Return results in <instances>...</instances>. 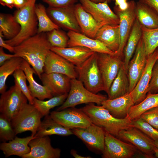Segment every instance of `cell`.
I'll list each match as a JSON object with an SVG mask.
<instances>
[{"label":"cell","instance_id":"11a10c76","mask_svg":"<svg viewBox=\"0 0 158 158\" xmlns=\"http://www.w3.org/2000/svg\"><path fill=\"white\" fill-rule=\"evenodd\" d=\"M154 145L158 149V142L154 141Z\"/></svg>","mask_w":158,"mask_h":158},{"label":"cell","instance_id":"74e56055","mask_svg":"<svg viewBox=\"0 0 158 158\" xmlns=\"http://www.w3.org/2000/svg\"><path fill=\"white\" fill-rule=\"evenodd\" d=\"M47 39L51 47H68L69 38L68 35L59 29H54L47 32Z\"/></svg>","mask_w":158,"mask_h":158},{"label":"cell","instance_id":"7bdbcfd3","mask_svg":"<svg viewBox=\"0 0 158 158\" xmlns=\"http://www.w3.org/2000/svg\"><path fill=\"white\" fill-rule=\"evenodd\" d=\"M157 92H158V59L156 61L152 68L151 78L148 90V93H154Z\"/></svg>","mask_w":158,"mask_h":158},{"label":"cell","instance_id":"f5cc1de1","mask_svg":"<svg viewBox=\"0 0 158 158\" xmlns=\"http://www.w3.org/2000/svg\"><path fill=\"white\" fill-rule=\"evenodd\" d=\"M96 3H102L107 2L108 3L111 2V1H114L115 0H90Z\"/></svg>","mask_w":158,"mask_h":158},{"label":"cell","instance_id":"6da1fadb","mask_svg":"<svg viewBox=\"0 0 158 158\" xmlns=\"http://www.w3.org/2000/svg\"><path fill=\"white\" fill-rule=\"evenodd\" d=\"M51 47L47 34L37 33L14 47L13 53L31 66L40 79L44 73V62Z\"/></svg>","mask_w":158,"mask_h":158},{"label":"cell","instance_id":"83f0119b","mask_svg":"<svg viewBox=\"0 0 158 158\" xmlns=\"http://www.w3.org/2000/svg\"><path fill=\"white\" fill-rule=\"evenodd\" d=\"M73 134L72 130L66 128L53 120L50 115L45 116L34 136L36 138L56 135L68 136Z\"/></svg>","mask_w":158,"mask_h":158},{"label":"cell","instance_id":"f6af8a7d","mask_svg":"<svg viewBox=\"0 0 158 158\" xmlns=\"http://www.w3.org/2000/svg\"><path fill=\"white\" fill-rule=\"evenodd\" d=\"M3 48L0 47V66L2 65L6 61L16 56L15 54H7L5 52Z\"/></svg>","mask_w":158,"mask_h":158},{"label":"cell","instance_id":"7dc6e473","mask_svg":"<svg viewBox=\"0 0 158 158\" xmlns=\"http://www.w3.org/2000/svg\"><path fill=\"white\" fill-rule=\"evenodd\" d=\"M138 1L148 5L158 13V0H138Z\"/></svg>","mask_w":158,"mask_h":158},{"label":"cell","instance_id":"277c9868","mask_svg":"<svg viewBox=\"0 0 158 158\" xmlns=\"http://www.w3.org/2000/svg\"><path fill=\"white\" fill-rule=\"evenodd\" d=\"M97 53L92 55L75 68L78 79L91 92L97 94L104 90V83L97 63Z\"/></svg>","mask_w":158,"mask_h":158},{"label":"cell","instance_id":"c3c4849f","mask_svg":"<svg viewBox=\"0 0 158 158\" xmlns=\"http://www.w3.org/2000/svg\"><path fill=\"white\" fill-rule=\"evenodd\" d=\"M4 37L1 33L0 32V46L4 48L11 52H14V47L7 43L4 40Z\"/></svg>","mask_w":158,"mask_h":158},{"label":"cell","instance_id":"db71d44e","mask_svg":"<svg viewBox=\"0 0 158 158\" xmlns=\"http://www.w3.org/2000/svg\"><path fill=\"white\" fill-rule=\"evenodd\" d=\"M154 151L155 156L158 158V149L155 146L154 147Z\"/></svg>","mask_w":158,"mask_h":158},{"label":"cell","instance_id":"ffe728a7","mask_svg":"<svg viewBox=\"0 0 158 158\" xmlns=\"http://www.w3.org/2000/svg\"><path fill=\"white\" fill-rule=\"evenodd\" d=\"M40 79L54 96L68 93L70 91L71 79L65 75L44 72Z\"/></svg>","mask_w":158,"mask_h":158},{"label":"cell","instance_id":"d6986e66","mask_svg":"<svg viewBox=\"0 0 158 158\" xmlns=\"http://www.w3.org/2000/svg\"><path fill=\"white\" fill-rule=\"evenodd\" d=\"M28 145L30 151L23 158H59L61 151L53 147L48 136L35 138L31 140Z\"/></svg>","mask_w":158,"mask_h":158},{"label":"cell","instance_id":"2e32d148","mask_svg":"<svg viewBox=\"0 0 158 158\" xmlns=\"http://www.w3.org/2000/svg\"><path fill=\"white\" fill-rule=\"evenodd\" d=\"M84 9L98 22L105 24L119 25L118 16L107 2L96 3L90 0H78Z\"/></svg>","mask_w":158,"mask_h":158},{"label":"cell","instance_id":"3957f363","mask_svg":"<svg viewBox=\"0 0 158 158\" xmlns=\"http://www.w3.org/2000/svg\"><path fill=\"white\" fill-rule=\"evenodd\" d=\"M36 0H28L24 6L15 12L14 16L21 29L14 38L5 40L11 46H16L37 33L38 22L35 12Z\"/></svg>","mask_w":158,"mask_h":158},{"label":"cell","instance_id":"5b68a950","mask_svg":"<svg viewBox=\"0 0 158 158\" xmlns=\"http://www.w3.org/2000/svg\"><path fill=\"white\" fill-rule=\"evenodd\" d=\"M108 98L106 95L94 93L86 89L83 83L77 78L71 79L70 91L63 104L57 109L60 111L75 107L78 105L93 103L99 105Z\"/></svg>","mask_w":158,"mask_h":158},{"label":"cell","instance_id":"ac0fdd59","mask_svg":"<svg viewBox=\"0 0 158 158\" xmlns=\"http://www.w3.org/2000/svg\"><path fill=\"white\" fill-rule=\"evenodd\" d=\"M44 72L56 73L65 75L70 78H77L78 75L75 66L56 53L50 51L46 58Z\"/></svg>","mask_w":158,"mask_h":158},{"label":"cell","instance_id":"f546056e","mask_svg":"<svg viewBox=\"0 0 158 158\" xmlns=\"http://www.w3.org/2000/svg\"><path fill=\"white\" fill-rule=\"evenodd\" d=\"M129 88L128 73L123 64L111 85L107 99L115 98L129 93Z\"/></svg>","mask_w":158,"mask_h":158},{"label":"cell","instance_id":"d590c367","mask_svg":"<svg viewBox=\"0 0 158 158\" xmlns=\"http://www.w3.org/2000/svg\"><path fill=\"white\" fill-rule=\"evenodd\" d=\"M68 93L53 96L47 101L40 100L35 98L33 99V105L43 116L49 115L50 110L61 105L67 98Z\"/></svg>","mask_w":158,"mask_h":158},{"label":"cell","instance_id":"1f68e13d","mask_svg":"<svg viewBox=\"0 0 158 158\" xmlns=\"http://www.w3.org/2000/svg\"><path fill=\"white\" fill-rule=\"evenodd\" d=\"M21 29L20 24L14 15L0 13V32L6 40L11 39L19 33Z\"/></svg>","mask_w":158,"mask_h":158},{"label":"cell","instance_id":"816d5d0a","mask_svg":"<svg viewBox=\"0 0 158 158\" xmlns=\"http://www.w3.org/2000/svg\"><path fill=\"white\" fill-rule=\"evenodd\" d=\"M71 154L74 158H90V157H85L82 156L77 153L76 151L74 150H71Z\"/></svg>","mask_w":158,"mask_h":158},{"label":"cell","instance_id":"d4e9b609","mask_svg":"<svg viewBox=\"0 0 158 158\" xmlns=\"http://www.w3.org/2000/svg\"><path fill=\"white\" fill-rule=\"evenodd\" d=\"M95 39L116 53L119 48L120 43L119 25H103L98 31Z\"/></svg>","mask_w":158,"mask_h":158},{"label":"cell","instance_id":"8fae6325","mask_svg":"<svg viewBox=\"0 0 158 158\" xmlns=\"http://www.w3.org/2000/svg\"><path fill=\"white\" fill-rule=\"evenodd\" d=\"M137 148L132 144L126 143L105 132L103 158H130L137 152Z\"/></svg>","mask_w":158,"mask_h":158},{"label":"cell","instance_id":"681fc988","mask_svg":"<svg viewBox=\"0 0 158 158\" xmlns=\"http://www.w3.org/2000/svg\"><path fill=\"white\" fill-rule=\"evenodd\" d=\"M28 0H14V7L18 9L21 8L24 6Z\"/></svg>","mask_w":158,"mask_h":158},{"label":"cell","instance_id":"5bb4252c","mask_svg":"<svg viewBox=\"0 0 158 158\" xmlns=\"http://www.w3.org/2000/svg\"><path fill=\"white\" fill-rule=\"evenodd\" d=\"M117 137L132 144L146 157H154V141L138 129L131 127L122 130Z\"/></svg>","mask_w":158,"mask_h":158},{"label":"cell","instance_id":"52a82bcc","mask_svg":"<svg viewBox=\"0 0 158 158\" xmlns=\"http://www.w3.org/2000/svg\"><path fill=\"white\" fill-rule=\"evenodd\" d=\"M55 121L70 129L85 127L92 123L90 118L80 108L69 107L50 113Z\"/></svg>","mask_w":158,"mask_h":158},{"label":"cell","instance_id":"4316f807","mask_svg":"<svg viewBox=\"0 0 158 158\" xmlns=\"http://www.w3.org/2000/svg\"><path fill=\"white\" fill-rule=\"evenodd\" d=\"M35 138V137L32 135L23 138L15 137L8 142H3L1 143L0 149L6 157L15 155L22 158L30 152V147L28 146L29 143L31 140Z\"/></svg>","mask_w":158,"mask_h":158},{"label":"cell","instance_id":"f35d334b","mask_svg":"<svg viewBox=\"0 0 158 158\" xmlns=\"http://www.w3.org/2000/svg\"><path fill=\"white\" fill-rule=\"evenodd\" d=\"M15 84L20 89L27 98L29 103L33 104L34 98L32 96L26 83V75L21 68L16 69L13 74Z\"/></svg>","mask_w":158,"mask_h":158},{"label":"cell","instance_id":"7402d4cb","mask_svg":"<svg viewBox=\"0 0 158 158\" xmlns=\"http://www.w3.org/2000/svg\"><path fill=\"white\" fill-rule=\"evenodd\" d=\"M74 12L81 33L95 39L98 30L105 24L97 21L84 9L80 3L75 5Z\"/></svg>","mask_w":158,"mask_h":158},{"label":"cell","instance_id":"836d02e7","mask_svg":"<svg viewBox=\"0 0 158 158\" xmlns=\"http://www.w3.org/2000/svg\"><path fill=\"white\" fill-rule=\"evenodd\" d=\"M23 59L17 56L13 57L6 61L0 67V93L6 91V84L8 77L13 74L17 69L20 68Z\"/></svg>","mask_w":158,"mask_h":158},{"label":"cell","instance_id":"7c38bea8","mask_svg":"<svg viewBox=\"0 0 158 158\" xmlns=\"http://www.w3.org/2000/svg\"><path fill=\"white\" fill-rule=\"evenodd\" d=\"M147 57L145 45L141 37L128 66L129 93L134 89L140 79L145 68Z\"/></svg>","mask_w":158,"mask_h":158},{"label":"cell","instance_id":"4fadbf2b","mask_svg":"<svg viewBox=\"0 0 158 158\" xmlns=\"http://www.w3.org/2000/svg\"><path fill=\"white\" fill-rule=\"evenodd\" d=\"M71 130L73 134L82 140L88 147L102 152L104 148L105 136V131L102 128L92 123L85 128Z\"/></svg>","mask_w":158,"mask_h":158},{"label":"cell","instance_id":"ab89813d","mask_svg":"<svg viewBox=\"0 0 158 158\" xmlns=\"http://www.w3.org/2000/svg\"><path fill=\"white\" fill-rule=\"evenodd\" d=\"M133 127L141 131L154 141L158 142V130L139 117L132 120Z\"/></svg>","mask_w":158,"mask_h":158},{"label":"cell","instance_id":"9a60e30c","mask_svg":"<svg viewBox=\"0 0 158 158\" xmlns=\"http://www.w3.org/2000/svg\"><path fill=\"white\" fill-rule=\"evenodd\" d=\"M74 5L65 7L49 6L47 11L51 19L59 28L81 33L75 13Z\"/></svg>","mask_w":158,"mask_h":158},{"label":"cell","instance_id":"44dd1931","mask_svg":"<svg viewBox=\"0 0 158 158\" xmlns=\"http://www.w3.org/2000/svg\"><path fill=\"white\" fill-rule=\"evenodd\" d=\"M67 34L69 38L68 47L82 46L97 53L110 55L116 53L98 40L89 37L81 33L68 31Z\"/></svg>","mask_w":158,"mask_h":158},{"label":"cell","instance_id":"e0dca14e","mask_svg":"<svg viewBox=\"0 0 158 158\" xmlns=\"http://www.w3.org/2000/svg\"><path fill=\"white\" fill-rule=\"evenodd\" d=\"M158 59V50L156 49L147 57L146 65L137 83L130 92L135 104H137L146 97L152 77L153 66Z\"/></svg>","mask_w":158,"mask_h":158},{"label":"cell","instance_id":"7a4b0ae2","mask_svg":"<svg viewBox=\"0 0 158 158\" xmlns=\"http://www.w3.org/2000/svg\"><path fill=\"white\" fill-rule=\"evenodd\" d=\"M80 109L88 116L92 123L116 137L121 131L133 127L132 120L128 116L122 118L116 117L102 105H96L91 103Z\"/></svg>","mask_w":158,"mask_h":158},{"label":"cell","instance_id":"e575fe53","mask_svg":"<svg viewBox=\"0 0 158 158\" xmlns=\"http://www.w3.org/2000/svg\"><path fill=\"white\" fill-rule=\"evenodd\" d=\"M35 12L38 22L37 33L48 32L59 27L51 19L48 15L47 9L43 4L35 5Z\"/></svg>","mask_w":158,"mask_h":158},{"label":"cell","instance_id":"f1b7e54d","mask_svg":"<svg viewBox=\"0 0 158 158\" xmlns=\"http://www.w3.org/2000/svg\"><path fill=\"white\" fill-rule=\"evenodd\" d=\"M135 12L136 19L142 26L149 29L158 28V13L150 6L138 1Z\"/></svg>","mask_w":158,"mask_h":158},{"label":"cell","instance_id":"484cf974","mask_svg":"<svg viewBox=\"0 0 158 158\" xmlns=\"http://www.w3.org/2000/svg\"><path fill=\"white\" fill-rule=\"evenodd\" d=\"M25 61L23 60L20 68L24 72L28 83V86L31 95L34 98L40 100L50 99L54 96L45 86L38 83L33 77V74H36L35 70Z\"/></svg>","mask_w":158,"mask_h":158},{"label":"cell","instance_id":"bcb514c9","mask_svg":"<svg viewBox=\"0 0 158 158\" xmlns=\"http://www.w3.org/2000/svg\"><path fill=\"white\" fill-rule=\"evenodd\" d=\"M128 0H115V6L120 10L125 11L127 9L129 6Z\"/></svg>","mask_w":158,"mask_h":158},{"label":"cell","instance_id":"603a6c76","mask_svg":"<svg viewBox=\"0 0 158 158\" xmlns=\"http://www.w3.org/2000/svg\"><path fill=\"white\" fill-rule=\"evenodd\" d=\"M135 104L130 93L113 99L104 100L101 105L114 117L119 118L126 117L131 107Z\"/></svg>","mask_w":158,"mask_h":158},{"label":"cell","instance_id":"ee69618b","mask_svg":"<svg viewBox=\"0 0 158 158\" xmlns=\"http://www.w3.org/2000/svg\"><path fill=\"white\" fill-rule=\"evenodd\" d=\"M49 5L55 7H65L75 5L78 0H42Z\"/></svg>","mask_w":158,"mask_h":158},{"label":"cell","instance_id":"cb8c5ba5","mask_svg":"<svg viewBox=\"0 0 158 158\" xmlns=\"http://www.w3.org/2000/svg\"><path fill=\"white\" fill-rule=\"evenodd\" d=\"M51 50L76 66L81 65L95 52L88 48L79 46L65 48L51 47Z\"/></svg>","mask_w":158,"mask_h":158},{"label":"cell","instance_id":"9f6ffc18","mask_svg":"<svg viewBox=\"0 0 158 158\" xmlns=\"http://www.w3.org/2000/svg\"><path fill=\"white\" fill-rule=\"evenodd\" d=\"M158 50V47L157 49Z\"/></svg>","mask_w":158,"mask_h":158},{"label":"cell","instance_id":"ba28073f","mask_svg":"<svg viewBox=\"0 0 158 158\" xmlns=\"http://www.w3.org/2000/svg\"><path fill=\"white\" fill-rule=\"evenodd\" d=\"M28 99L15 84L1 94L0 112L11 121L17 114Z\"/></svg>","mask_w":158,"mask_h":158},{"label":"cell","instance_id":"f907efd6","mask_svg":"<svg viewBox=\"0 0 158 158\" xmlns=\"http://www.w3.org/2000/svg\"><path fill=\"white\" fill-rule=\"evenodd\" d=\"M0 4L12 9L14 7V0H0Z\"/></svg>","mask_w":158,"mask_h":158},{"label":"cell","instance_id":"30bf717a","mask_svg":"<svg viewBox=\"0 0 158 158\" xmlns=\"http://www.w3.org/2000/svg\"><path fill=\"white\" fill-rule=\"evenodd\" d=\"M136 3L134 0L129 1L128 8L125 11H121L115 6L114 13L119 19V30L120 43L119 48L116 52L117 55L122 57L123 50L134 23L136 20L135 12Z\"/></svg>","mask_w":158,"mask_h":158},{"label":"cell","instance_id":"8d00e7d4","mask_svg":"<svg viewBox=\"0 0 158 158\" xmlns=\"http://www.w3.org/2000/svg\"><path fill=\"white\" fill-rule=\"evenodd\" d=\"M141 27L142 37L148 56L153 53L158 47V28L149 29L141 25Z\"/></svg>","mask_w":158,"mask_h":158},{"label":"cell","instance_id":"9c48e42d","mask_svg":"<svg viewBox=\"0 0 158 158\" xmlns=\"http://www.w3.org/2000/svg\"><path fill=\"white\" fill-rule=\"evenodd\" d=\"M98 66L103 79L104 90L108 93L109 88L122 65V57L115 54L97 53Z\"/></svg>","mask_w":158,"mask_h":158},{"label":"cell","instance_id":"d6a6232c","mask_svg":"<svg viewBox=\"0 0 158 158\" xmlns=\"http://www.w3.org/2000/svg\"><path fill=\"white\" fill-rule=\"evenodd\" d=\"M156 107H158V92H148L143 100L131 107L127 116L132 120L139 117L146 111Z\"/></svg>","mask_w":158,"mask_h":158},{"label":"cell","instance_id":"4dcf8cb0","mask_svg":"<svg viewBox=\"0 0 158 158\" xmlns=\"http://www.w3.org/2000/svg\"><path fill=\"white\" fill-rule=\"evenodd\" d=\"M142 36L141 25L136 19L123 50V54L124 55L123 65L127 71L129 63L133 56Z\"/></svg>","mask_w":158,"mask_h":158},{"label":"cell","instance_id":"b9f144b4","mask_svg":"<svg viewBox=\"0 0 158 158\" xmlns=\"http://www.w3.org/2000/svg\"><path fill=\"white\" fill-rule=\"evenodd\" d=\"M139 117L158 130V107L146 111Z\"/></svg>","mask_w":158,"mask_h":158},{"label":"cell","instance_id":"8992f818","mask_svg":"<svg viewBox=\"0 0 158 158\" xmlns=\"http://www.w3.org/2000/svg\"><path fill=\"white\" fill-rule=\"evenodd\" d=\"M43 116L33 104L26 102L11 120L12 126L16 135L30 131L34 136L41 123Z\"/></svg>","mask_w":158,"mask_h":158},{"label":"cell","instance_id":"60d3db41","mask_svg":"<svg viewBox=\"0 0 158 158\" xmlns=\"http://www.w3.org/2000/svg\"><path fill=\"white\" fill-rule=\"evenodd\" d=\"M11 121L4 115H0V139L3 142L13 140L16 135Z\"/></svg>","mask_w":158,"mask_h":158}]
</instances>
